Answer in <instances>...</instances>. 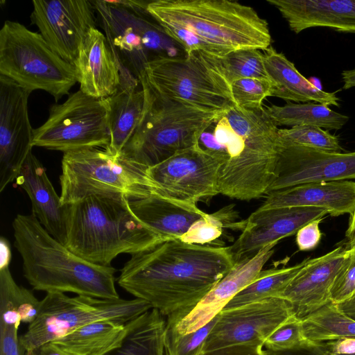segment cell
Here are the masks:
<instances>
[{"mask_svg":"<svg viewBox=\"0 0 355 355\" xmlns=\"http://www.w3.org/2000/svg\"><path fill=\"white\" fill-rule=\"evenodd\" d=\"M121 66L105 35L92 29L75 64L80 90L98 99L112 96L121 83Z\"/></svg>","mask_w":355,"mask_h":355,"instance_id":"21","label":"cell"},{"mask_svg":"<svg viewBox=\"0 0 355 355\" xmlns=\"http://www.w3.org/2000/svg\"><path fill=\"white\" fill-rule=\"evenodd\" d=\"M210 55L230 85L245 78L270 79L264 64L263 53L259 49H241L220 56Z\"/></svg>","mask_w":355,"mask_h":355,"instance_id":"34","label":"cell"},{"mask_svg":"<svg viewBox=\"0 0 355 355\" xmlns=\"http://www.w3.org/2000/svg\"><path fill=\"white\" fill-rule=\"evenodd\" d=\"M230 90L236 107L257 110L263 107L266 97L272 96L274 85L270 79L245 78L233 82Z\"/></svg>","mask_w":355,"mask_h":355,"instance_id":"38","label":"cell"},{"mask_svg":"<svg viewBox=\"0 0 355 355\" xmlns=\"http://www.w3.org/2000/svg\"><path fill=\"white\" fill-rule=\"evenodd\" d=\"M105 36L117 60L138 78L150 56H164L163 34L159 25L151 23L144 1H95Z\"/></svg>","mask_w":355,"mask_h":355,"instance_id":"12","label":"cell"},{"mask_svg":"<svg viewBox=\"0 0 355 355\" xmlns=\"http://www.w3.org/2000/svg\"><path fill=\"white\" fill-rule=\"evenodd\" d=\"M128 201L93 195L66 205L64 245L87 261L111 266L121 254L132 255L165 241L135 216Z\"/></svg>","mask_w":355,"mask_h":355,"instance_id":"4","label":"cell"},{"mask_svg":"<svg viewBox=\"0 0 355 355\" xmlns=\"http://www.w3.org/2000/svg\"><path fill=\"white\" fill-rule=\"evenodd\" d=\"M336 305L342 313L355 320V294Z\"/></svg>","mask_w":355,"mask_h":355,"instance_id":"46","label":"cell"},{"mask_svg":"<svg viewBox=\"0 0 355 355\" xmlns=\"http://www.w3.org/2000/svg\"><path fill=\"white\" fill-rule=\"evenodd\" d=\"M352 179H355V151L333 153L279 145L275 175L268 193L302 184Z\"/></svg>","mask_w":355,"mask_h":355,"instance_id":"17","label":"cell"},{"mask_svg":"<svg viewBox=\"0 0 355 355\" xmlns=\"http://www.w3.org/2000/svg\"><path fill=\"white\" fill-rule=\"evenodd\" d=\"M342 78L344 83V89H347L355 87V69L343 71Z\"/></svg>","mask_w":355,"mask_h":355,"instance_id":"49","label":"cell"},{"mask_svg":"<svg viewBox=\"0 0 355 355\" xmlns=\"http://www.w3.org/2000/svg\"><path fill=\"white\" fill-rule=\"evenodd\" d=\"M301 319L304 333L313 343L355 338V320L331 302Z\"/></svg>","mask_w":355,"mask_h":355,"instance_id":"32","label":"cell"},{"mask_svg":"<svg viewBox=\"0 0 355 355\" xmlns=\"http://www.w3.org/2000/svg\"><path fill=\"white\" fill-rule=\"evenodd\" d=\"M234 265L228 247L168 240L131 255L116 280L162 315L175 314L180 320Z\"/></svg>","mask_w":355,"mask_h":355,"instance_id":"1","label":"cell"},{"mask_svg":"<svg viewBox=\"0 0 355 355\" xmlns=\"http://www.w3.org/2000/svg\"><path fill=\"white\" fill-rule=\"evenodd\" d=\"M16 183L28 196L32 213L42 225L64 245L67 235L66 205L61 203L45 168L31 151L22 166Z\"/></svg>","mask_w":355,"mask_h":355,"instance_id":"23","label":"cell"},{"mask_svg":"<svg viewBox=\"0 0 355 355\" xmlns=\"http://www.w3.org/2000/svg\"><path fill=\"white\" fill-rule=\"evenodd\" d=\"M259 207H315L332 216L355 212V182L350 180L302 184L268 193Z\"/></svg>","mask_w":355,"mask_h":355,"instance_id":"22","label":"cell"},{"mask_svg":"<svg viewBox=\"0 0 355 355\" xmlns=\"http://www.w3.org/2000/svg\"><path fill=\"white\" fill-rule=\"evenodd\" d=\"M347 355H355V353L354 354H347Z\"/></svg>","mask_w":355,"mask_h":355,"instance_id":"53","label":"cell"},{"mask_svg":"<svg viewBox=\"0 0 355 355\" xmlns=\"http://www.w3.org/2000/svg\"><path fill=\"white\" fill-rule=\"evenodd\" d=\"M19 327H0V355H26V349L18 336Z\"/></svg>","mask_w":355,"mask_h":355,"instance_id":"41","label":"cell"},{"mask_svg":"<svg viewBox=\"0 0 355 355\" xmlns=\"http://www.w3.org/2000/svg\"><path fill=\"white\" fill-rule=\"evenodd\" d=\"M278 141L281 146H300L333 153L343 151L337 137L316 126L279 129Z\"/></svg>","mask_w":355,"mask_h":355,"instance_id":"36","label":"cell"},{"mask_svg":"<svg viewBox=\"0 0 355 355\" xmlns=\"http://www.w3.org/2000/svg\"><path fill=\"white\" fill-rule=\"evenodd\" d=\"M107 108L103 99L81 90L49 109L46 121L33 130V146L63 153L83 148L106 149L110 144Z\"/></svg>","mask_w":355,"mask_h":355,"instance_id":"11","label":"cell"},{"mask_svg":"<svg viewBox=\"0 0 355 355\" xmlns=\"http://www.w3.org/2000/svg\"><path fill=\"white\" fill-rule=\"evenodd\" d=\"M355 235V212L352 216L350 217L348 227L346 231V236L348 239H351Z\"/></svg>","mask_w":355,"mask_h":355,"instance_id":"50","label":"cell"},{"mask_svg":"<svg viewBox=\"0 0 355 355\" xmlns=\"http://www.w3.org/2000/svg\"><path fill=\"white\" fill-rule=\"evenodd\" d=\"M125 324L99 320L82 326L51 343L67 355H99L121 334Z\"/></svg>","mask_w":355,"mask_h":355,"instance_id":"30","label":"cell"},{"mask_svg":"<svg viewBox=\"0 0 355 355\" xmlns=\"http://www.w3.org/2000/svg\"><path fill=\"white\" fill-rule=\"evenodd\" d=\"M295 315L292 305L282 297H270L223 309L218 314L202 351L239 344L263 346L268 337Z\"/></svg>","mask_w":355,"mask_h":355,"instance_id":"15","label":"cell"},{"mask_svg":"<svg viewBox=\"0 0 355 355\" xmlns=\"http://www.w3.org/2000/svg\"><path fill=\"white\" fill-rule=\"evenodd\" d=\"M141 73L157 93L202 110L224 113L236 106L230 85L209 53L157 57Z\"/></svg>","mask_w":355,"mask_h":355,"instance_id":"9","label":"cell"},{"mask_svg":"<svg viewBox=\"0 0 355 355\" xmlns=\"http://www.w3.org/2000/svg\"><path fill=\"white\" fill-rule=\"evenodd\" d=\"M264 355H328L320 343L285 350H264Z\"/></svg>","mask_w":355,"mask_h":355,"instance_id":"45","label":"cell"},{"mask_svg":"<svg viewBox=\"0 0 355 355\" xmlns=\"http://www.w3.org/2000/svg\"><path fill=\"white\" fill-rule=\"evenodd\" d=\"M277 243H270L252 258L236 263L189 313L180 320L169 315L166 320L180 334L191 333L205 326L238 293L255 279L273 254Z\"/></svg>","mask_w":355,"mask_h":355,"instance_id":"19","label":"cell"},{"mask_svg":"<svg viewBox=\"0 0 355 355\" xmlns=\"http://www.w3.org/2000/svg\"><path fill=\"white\" fill-rule=\"evenodd\" d=\"M263 58L266 72L274 85L272 96L287 101H314L326 106H339V98L334 93L324 92L315 86L297 71L284 53L270 46L263 51Z\"/></svg>","mask_w":355,"mask_h":355,"instance_id":"27","label":"cell"},{"mask_svg":"<svg viewBox=\"0 0 355 355\" xmlns=\"http://www.w3.org/2000/svg\"><path fill=\"white\" fill-rule=\"evenodd\" d=\"M34 352L36 355H67L51 342L38 347Z\"/></svg>","mask_w":355,"mask_h":355,"instance_id":"48","label":"cell"},{"mask_svg":"<svg viewBox=\"0 0 355 355\" xmlns=\"http://www.w3.org/2000/svg\"><path fill=\"white\" fill-rule=\"evenodd\" d=\"M295 33L327 27L355 33V0H267Z\"/></svg>","mask_w":355,"mask_h":355,"instance_id":"24","label":"cell"},{"mask_svg":"<svg viewBox=\"0 0 355 355\" xmlns=\"http://www.w3.org/2000/svg\"><path fill=\"white\" fill-rule=\"evenodd\" d=\"M138 79L144 92V110L121 156L141 166H155L197 144L202 133L223 114L162 96L150 87L141 73Z\"/></svg>","mask_w":355,"mask_h":355,"instance_id":"6","label":"cell"},{"mask_svg":"<svg viewBox=\"0 0 355 355\" xmlns=\"http://www.w3.org/2000/svg\"><path fill=\"white\" fill-rule=\"evenodd\" d=\"M320 344L328 355H347L355 353V338H341Z\"/></svg>","mask_w":355,"mask_h":355,"instance_id":"44","label":"cell"},{"mask_svg":"<svg viewBox=\"0 0 355 355\" xmlns=\"http://www.w3.org/2000/svg\"><path fill=\"white\" fill-rule=\"evenodd\" d=\"M147 11L162 27L186 29L227 54L266 50L272 38L268 22L252 7L228 0L150 1Z\"/></svg>","mask_w":355,"mask_h":355,"instance_id":"5","label":"cell"},{"mask_svg":"<svg viewBox=\"0 0 355 355\" xmlns=\"http://www.w3.org/2000/svg\"><path fill=\"white\" fill-rule=\"evenodd\" d=\"M347 254V248L340 246L308 259L280 297L292 305L296 316L302 318L331 302L332 286Z\"/></svg>","mask_w":355,"mask_h":355,"instance_id":"20","label":"cell"},{"mask_svg":"<svg viewBox=\"0 0 355 355\" xmlns=\"http://www.w3.org/2000/svg\"><path fill=\"white\" fill-rule=\"evenodd\" d=\"M345 247L349 251L355 252V235L351 239H348Z\"/></svg>","mask_w":355,"mask_h":355,"instance_id":"51","label":"cell"},{"mask_svg":"<svg viewBox=\"0 0 355 355\" xmlns=\"http://www.w3.org/2000/svg\"><path fill=\"white\" fill-rule=\"evenodd\" d=\"M31 19L52 50L76 64L81 46L96 28V8L86 0H33Z\"/></svg>","mask_w":355,"mask_h":355,"instance_id":"14","label":"cell"},{"mask_svg":"<svg viewBox=\"0 0 355 355\" xmlns=\"http://www.w3.org/2000/svg\"><path fill=\"white\" fill-rule=\"evenodd\" d=\"M264 109L277 126L311 125L327 130L341 129L349 117L320 103L296 104L288 102L283 106H264Z\"/></svg>","mask_w":355,"mask_h":355,"instance_id":"31","label":"cell"},{"mask_svg":"<svg viewBox=\"0 0 355 355\" xmlns=\"http://www.w3.org/2000/svg\"><path fill=\"white\" fill-rule=\"evenodd\" d=\"M26 355H36L34 350L27 351Z\"/></svg>","mask_w":355,"mask_h":355,"instance_id":"52","label":"cell"},{"mask_svg":"<svg viewBox=\"0 0 355 355\" xmlns=\"http://www.w3.org/2000/svg\"><path fill=\"white\" fill-rule=\"evenodd\" d=\"M222 162L199 144L182 150L146 173L157 196L189 205L217 194Z\"/></svg>","mask_w":355,"mask_h":355,"instance_id":"13","label":"cell"},{"mask_svg":"<svg viewBox=\"0 0 355 355\" xmlns=\"http://www.w3.org/2000/svg\"><path fill=\"white\" fill-rule=\"evenodd\" d=\"M322 220L311 221L296 233V243L300 250L306 251L314 249L320 241L322 233L319 224Z\"/></svg>","mask_w":355,"mask_h":355,"instance_id":"42","label":"cell"},{"mask_svg":"<svg viewBox=\"0 0 355 355\" xmlns=\"http://www.w3.org/2000/svg\"><path fill=\"white\" fill-rule=\"evenodd\" d=\"M278 130L264 105L257 110L234 106L220 116L214 126L216 157L222 161L218 193L240 200L266 196L275 175Z\"/></svg>","mask_w":355,"mask_h":355,"instance_id":"2","label":"cell"},{"mask_svg":"<svg viewBox=\"0 0 355 355\" xmlns=\"http://www.w3.org/2000/svg\"><path fill=\"white\" fill-rule=\"evenodd\" d=\"M30 92L0 76V192L16 180L33 147Z\"/></svg>","mask_w":355,"mask_h":355,"instance_id":"16","label":"cell"},{"mask_svg":"<svg viewBox=\"0 0 355 355\" xmlns=\"http://www.w3.org/2000/svg\"><path fill=\"white\" fill-rule=\"evenodd\" d=\"M217 318L218 315L205 326L186 334H179L166 320L164 338L166 355H199Z\"/></svg>","mask_w":355,"mask_h":355,"instance_id":"37","label":"cell"},{"mask_svg":"<svg viewBox=\"0 0 355 355\" xmlns=\"http://www.w3.org/2000/svg\"><path fill=\"white\" fill-rule=\"evenodd\" d=\"M166 322L155 309L125 325L120 336L99 355H164Z\"/></svg>","mask_w":355,"mask_h":355,"instance_id":"28","label":"cell"},{"mask_svg":"<svg viewBox=\"0 0 355 355\" xmlns=\"http://www.w3.org/2000/svg\"><path fill=\"white\" fill-rule=\"evenodd\" d=\"M40 306V301L33 292L15 282L9 266H0V327L31 324Z\"/></svg>","mask_w":355,"mask_h":355,"instance_id":"29","label":"cell"},{"mask_svg":"<svg viewBox=\"0 0 355 355\" xmlns=\"http://www.w3.org/2000/svg\"><path fill=\"white\" fill-rule=\"evenodd\" d=\"M12 225L24 276L34 290L119 298L114 267L96 265L78 256L54 238L33 213L17 215Z\"/></svg>","mask_w":355,"mask_h":355,"instance_id":"3","label":"cell"},{"mask_svg":"<svg viewBox=\"0 0 355 355\" xmlns=\"http://www.w3.org/2000/svg\"><path fill=\"white\" fill-rule=\"evenodd\" d=\"M139 80L132 73L122 74L118 90L105 98L110 137L105 150L114 156H121L140 121L145 96L141 86L139 89Z\"/></svg>","mask_w":355,"mask_h":355,"instance_id":"25","label":"cell"},{"mask_svg":"<svg viewBox=\"0 0 355 355\" xmlns=\"http://www.w3.org/2000/svg\"><path fill=\"white\" fill-rule=\"evenodd\" d=\"M314 343L306 337L302 319L295 315L277 328L266 340L263 346L270 350H285Z\"/></svg>","mask_w":355,"mask_h":355,"instance_id":"39","label":"cell"},{"mask_svg":"<svg viewBox=\"0 0 355 355\" xmlns=\"http://www.w3.org/2000/svg\"><path fill=\"white\" fill-rule=\"evenodd\" d=\"M327 211L315 207L257 209L245 220V227L228 247L234 264L256 255L266 245L296 234L307 223L322 220Z\"/></svg>","mask_w":355,"mask_h":355,"instance_id":"18","label":"cell"},{"mask_svg":"<svg viewBox=\"0 0 355 355\" xmlns=\"http://www.w3.org/2000/svg\"><path fill=\"white\" fill-rule=\"evenodd\" d=\"M199 355H264V350L262 345L248 343L202 351Z\"/></svg>","mask_w":355,"mask_h":355,"instance_id":"43","label":"cell"},{"mask_svg":"<svg viewBox=\"0 0 355 355\" xmlns=\"http://www.w3.org/2000/svg\"><path fill=\"white\" fill-rule=\"evenodd\" d=\"M147 168L101 148L63 153L61 203H76L93 195L122 196L129 200L157 196Z\"/></svg>","mask_w":355,"mask_h":355,"instance_id":"7","label":"cell"},{"mask_svg":"<svg viewBox=\"0 0 355 355\" xmlns=\"http://www.w3.org/2000/svg\"><path fill=\"white\" fill-rule=\"evenodd\" d=\"M151 309L138 298L101 299L47 293L40 301L36 319L19 338L26 351L34 350L85 324L99 320L125 324Z\"/></svg>","mask_w":355,"mask_h":355,"instance_id":"10","label":"cell"},{"mask_svg":"<svg viewBox=\"0 0 355 355\" xmlns=\"http://www.w3.org/2000/svg\"><path fill=\"white\" fill-rule=\"evenodd\" d=\"M309 259L290 267L261 270L255 279L238 293L224 307L229 309L270 297H280Z\"/></svg>","mask_w":355,"mask_h":355,"instance_id":"33","label":"cell"},{"mask_svg":"<svg viewBox=\"0 0 355 355\" xmlns=\"http://www.w3.org/2000/svg\"><path fill=\"white\" fill-rule=\"evenodd\" d=\"M0 76L30 93L45 91L56 101L78 83L76 67L57 55L40 33L9 20L0 31Z\"/></svg>","mask_w":355,"mask_h":355,"instance_id":"8","label":"cell"},{"mask_svg":"<svg viewBox=\"0 0 355 355\" xmlns=\"http://www.w3.org/2000/svg\"><path fill=\"white\" fill-rule=\"evenodd\" d=\"M233 208L228 206L196 220L180 240L189 244L205 245L218 239L225 227L243 230L245 222L233 223Z\"/></svg>","mask_w":355,"mask_h":355,"instance_id":"35","label":"cell"},{"mask_svg":"<svg viewBox=\"0 0 355 355\" xmlns=\"http://www.w3.org/2000/svg\"><path fill=\"white\" fill-rule=\"evenodd\" d=\"M128 202L135 216L164 241L180 239L193 223L207 215L196 205L156 195Z\"/></svg>","mask_w":355,"mask_h":355,"instance_id":"26","label":"cell"},{"mask_svg":"<svg viewBox=\"0 0 355 355\" xmlns=\"http://www.w3.org/2000/svg\"><path fill=\"white\" fill-rule=\"evenodd\" d=\"M347 252L331 290L330 300L334 304L345 301L355 294V252L347 250Z\"/></svg>","mask_w":355,"mask_h":355,"instance_id":"40","label":"cell"},{"mask_svg":"<svg viewBox=\"0 0 355 355\" xmlns=\"http://www.w3.org/2000/svg\"><path fill=\"white\" fill-rule=\"evenodd\" d=\"M1 256L0 266H9L12 259L11 250L8 241L4 238H1Z\"/></svg>","mask_w":355,"mask_h":355,"instance_id":"47","label":"cell"}]
</instances>
